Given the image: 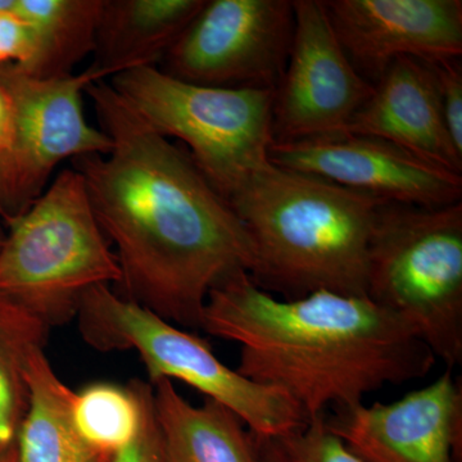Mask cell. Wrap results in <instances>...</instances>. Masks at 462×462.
<instances>
[{
  "label": "cell",
  "mask_w": 462,
  "mask_h": 462,
  "mask_svg": "<svg viewBox=\"0 0 462 462\" xmlns=\"http://www.w3.org/2000/svg\"><path fill=\"white\" fill-rule=\"evenodd\" d=\"M106 154L74 161L106 238L123 297L173 325L200 329L212 289L254 270L247 231L187 151L154 132L106 80L85 90Z\"/></svg>",
  "instance_id": "6da1fadb"
},
{
  "label": "cell",
  "mask_w": 462,
  "mask_h": 462,
  "mask_svg": "<svg viewBox=\"0 0 462 462\" xmlns=\"http://www.w3.org/2000/svg\"><path fill=\"white\" fill-rule=\"evenodd\" d=\"M200 329L238 345L236 372L284 392L309 420L424 379L437 364L410 325L369 297L319 291L282 300L248 273L212 289Z\"/></svg>",
  "instance_id": "7a4b0ae2"
},
{
  "label": "cell",
  "mask_w": 462,
  "mask_h": 462,
  "mask_svg": "<svg viewBox=\"0 0 462 462\" xmlns=\"http://www.w3.org/2000/svg\"><path fill=\"white\" fill-rule=\"evenodd\" d=\"M254 247L251 281L297 300L319 291L366 297L382 200L267 163L229 200Z\"/></svg>",
  "instance_id": "3957f363"
},
{
  "label": "cell",
  "mask_w": 462,
  "mask_h": 462,
  "mask_svg": "<svg viewBox=\"0 0 462 462\" xmlns=\"http://www.w3.org/2000/svg\"><path fill=\"white\" fill-rule=\"evenodd\" d=\"M0 296L48 328L78 315L91 288L121 282V269L75 169L62 170L23 215L7 221Z\"/></svg>",
  "instance_id": "277c9868"
},
{
  "label": "cell",
  "mask_w": 462,
  "mask_h": 462,
  "mask_svg": "<svg viewBox=\"0 0 462 462\" xmlns=\"http://www.w3.org/2000/svg\"><path fill=\"white\" fill-rule=\"evenodd\" d=\"M366 297L410 325L447 369L461 365L462 202L380 205Z\"/></svg>",
  "instance_id": "5b68a950"
},
{
  "label": "cell",
  "mask_w": 462,
  "mask_h": 462,
  "mask_svg": "<svg viewBox=\"0 0 462 462\" xmlns=\"http://www.w3.org/2000/svg\"><path fill=\"white\" fill-rule=\"evenodd\" d=\"M108 83L154 132L184 143L226 200L270 163L273 90L203 87L157 66L127 69Z\"/></svg>",
  "instance_id": "8992f818"
},
{
  "label": "cell",
  "mask_w": 462,
  "mask_h": 462,
  "mask_svg": "<svg viewBox=\"0 0 462 462\" xmlns=\"http://www.w3.org/2000/svg\"><path fill=\"white\" fill-rule=\"evenodd\" d=\"M76 318L81 337L97 351L138 352L151 383H185L236 413L254 436H278L309 421L284 392L240 375L216 357L207 340L115 293L109 285L91 288Z\"/></svg>",
  "instance_id": "52a82bcc"
},
{
  "label": "cell",
  "mask_w": 462,
  "mask_h": 462,
  "mask_svg": "<svg viewBox=\"0 0 462 462\" xmlns=\"http://www.w3.org/2000/svg\"><path fill=\"white\" fill-rule=\"evenodd\" d=\"M107 78L94 65L51 79L0 66V85L12 107L11 141L0 153V215L5 223L44 193L60 163L111 149L108 136L88 123L83 109L87 88Z\"/></svg>",
  "instance_id": "ba28073f"
},
{
  "label": "cell",
  "mask_w": 462,
  "mask_h": 462,
  "mask_svg": "<svg viewBox=\"0 0 462 462\" xmlns=\"http://www.w3.org/2000/svg\"><path fill=\"white\" fill-rule=\"evenodd\" d=\"M293 30L289 0H205L160 69L203 87L275 91Z\"/></svg>",
  "instance_id": "9c48e42d"
},
{
  "label": "cell",
  "mask_w": 462,
  "mask_h": 462,
  "mask_svg": "<svg viewBox=\"0 0 462 462\" xmlns=\"http://www.w3.org/2000/svg\"><path fill=\"white\" fill-rule=\"evenodd\" d=\"M294 30L273 91V143L345 134L373 85L356 71L321 0H293Z\"/></svg>",
  "instance_id": "30bf717a"
},
{
  "label": "cell",
  "mask_w": 462,
  "mask_h": 462,
  "mask_svg": "<svg viewBox=\"0 0 462 462\" xmlns=\"http://www.w3.org/2000/svg\"><path fill=\"white\" fill-rule=\"evenodd\" d=\"M269 158L275 166L318 176L384 203L445 207L462 202V173L374 136L345 133L273 143Z\"/></svg>",
  "instance_id": "8fae6325"
},
{
  "label": "cell",
  "mask_w": 462,
  "mask_h": 462,
  "mask_svg": "<svg viewBox=\"0 0 462 462\" xmlns=\"http://www.w3.org/2000/svg\"><path fill=\"white\" fill-rule=\"evenodd\" d=\"M325 424L364 462H455L462 433L461 379L446 369L394 402L334 410Z\"/></svg>",
  "instance_id": "7c38bea8"
},
{
  "label": "cell",
  "mask_w": 462,
  "mask_h": 462,
  "mask_svg": "<svg viewBox=\"0 0 462 462\" xmlns=\"http://www.w3.org/2000/svg\"><path fill=\"white\" fill-rule=\"evenodd\" d=\"M324 3L346 57L372 85L398 58L440 62L461 57V0Z\"/></svg>",
  "instance_id": "4fadbf2b"
},
{
  "label": "cell",
  "mask_w": 462,
  "mask_h": 462,
  "mask_svg": "<svg viewBox=\"0 0 462 462\" xmlns=\"http://www.w3.org/2000/svg\"><path fill=\"white\" fill-rule=\"evenodd\" d=\"M346 133L393 143L434 165L462 173V156L447 132L428 62L404 57L391 63Z\"/></svg>",
  "instance_id": "5bb4252c"
},
{
  "label": "cell",
  "mask_w": 462,
  "mask_h": 462,
  "mask_svg": "<svg viewBox=\"0 0 462 462\" xmlns=\"http://www.w3.org/2000/svg\"><path fill=\"white\" fill-rule=\"evenodd\" d=\"M151 384L162 462H261L254 434L224 404L194 406L169 379Z\"/></svg>",
  "instance_id": "9a60e30c"
},
{
  "label": "cell",
  "mask_w": 462,
  "mask_h": 462,
  "mask_svg": "<svg viewBox=\"0 0 462 462\" xmlns=\"http://www.w3.org/2000/svg\"><path fill=\"white\" fill-rule=\"evenodd\" d=\"M205 0H105L94 66L112 76L157 66Z\"/></svg>",
  "instance_id": "2e32d148"
},
{
  "label": "cell",
  "mask_w": 462,
  "mask_h": 462,
  "mask_svg": "<svg viewBox=\"0 0 462 462\" xmlns=\"http://www.w3.org/2000/svg\"><path fill=\"white\" fill-rule=\"evenodd\" d=\"M29 406L18 430L17 462H109L80 436L72 419L75 392L60 380L44 346L33 349L26 364Z\"/></svg>",
  "instance_id": "e0dca14e"
},
{
  "label": "cell",
  "mask_w": 462,
  "mask_h": 462,
  "mask_svg": "<svg viewBox=\"0 0 462 462\" xmlns=\"http://www.w3.org/2000/svg\"><path fill=\"white\" fill-rule=\"evenodd\" d=\"M105 0H14V14L32 33L26 74L41 79L75 74L74 67L96 50Z\"/></svg>",
  "instance_id": "ac0fdd59"
},
{
  "label": "cell",
  "mask_w": 462,
  "mask_h": 462,
  "mask_svg": "<svg viewBox=\"0 0 462 462\" xmlns=\"http://www.w3.org/2000/svg\"><path fill=\"white\" fill-rule=\"evenodd\" d=\"M50 328L23 307L0 296V462L14 454L29 406L26 364L44 346Z\"/></svg>",
  "instance_id": "d6986e66"
},
{
  "label": "cell",
  "mask_w": 462,
  "mask_h": 462,
  "mask_svg": "<svg viewBox=\"0 0 462 462\" xmlns=\"http://www.w3.org/2000/svg\"><path fill=\"white\" fill-rule=\"evenodd\" d=\"M72 419L88 445L112 457L141 428L142 402L135 383L127 387L96 383L75 393Z\"/></svg>",
  "instance_id": "ffe728a7"
},
{
  "label": "cell",
  "mask_w": 462,
  "mask_h": 462,
  "mask_svg": "<svg viewBox=\"0 0 462 462\" xmlns=\"http://www.w3.org/2000/svg\"><path fill=\"white\" fill-rule=\"evenodd\" d=\"M254 437L261 462H364L328 430L325 416L278 436Z\"/></svg>",
  "instance_id": "44dd1931"
},
{
  "label": "cell",
  "mask_w": 462,
  "mask_h": 462,
  "mask_svg": "<svg viewBox=\"0 0 462 462\" xmlns=\"http://www.w3.org/2000/svg\"><path fill=\"white\" fill-rule=\"evenodd\" d=\"M436 78L440 111L447 132L457 153L462 156V67L457 60L428 62Z\"/></svg>",
  "instance_id": "7402d4cb"
},
{
  "label": "cell",
  "mask_w": 462,
  "mask_h": 462,
  "mask_svg": "<svg viewBox=\"0 0 462 462\" xmlns=\"http://www.w3.org/2000/svg\"><path fill=\"white\" fill-rule=\"evenodd\" d=\"M142 402V422L138 434L109 462H162L160 430L153 411V388L151 383L134 380Z\"/></svg>",
  "instance_id": "603a6c76"
},
{
  "label": "cell",
  "mask_w": 462,
  "mask_h": 462,
  "mask_svg": "<svg viewBox=\"0 0 462 462\" xmlns=\"http://www.w3.org/2000/svg\"><path fill=\"white\" fill-rule=\"evenodd\" d=\"M12 5L14 0H7L0 8V66L25 67L32 56V33Z\"/></svg>",
  "instance_id": "cb8c5ba5"
},
{
  "label": "cell",
  "mask_w": 462,
  "mask_h": 462,
  "mask_svg": "<svg viewBox=\"0 0 462 462\" xmlns=\"http://www.w3.org/2000/svg\"><path fill=\"white\" fill-rule=\"evenodd\" d=\"M12 134V107L5 90L0 85V153L7 149Z\"/></svg>",
  "instance_id": "d4e9b609"
},
{
  "label": "cell",
  "mask_w": 462,
  "mask_h": 462,
  "mask_svg": "<svg viewBox=\"0 0 462 462\" xmlns=\"http://www.w3.org/2000/svg\"><path fill=\"white\" fill-rule=\"evenodd\" d=\"M5 231L2 229V226H0V247H2L3 242H5Z\"/></svg>",
  "instance_id": "484cf974"
},
{
  "label": "cell",
  "mask_w": 462,
  "mask_h": 462,
  "mask_svg": "<svg viewBox=\"0 0 462 462\" xmlns=\"http://www.w3.org/2000/svg\"><path fill=\"white\" fill-rule=\"evenodd\" d=\"M5 462H17L16 461V456H14V452L11 456H9L7 460H5Z\"/></svg>",
  "instance_id": "4316f807"
},
{
  "label": "cell",
  "mask_w": 462,
  "mask_h": 462,
  "mask_svg": "<svg viewBox=\"0 0 462 462\" xmlns=\"http://www.w3.org/2000/svg\"><path fill=\"white\" fill-rule=\"evenodd\" d=\"M5 3H7V0H0V8L5 7Z\"/></svg>",
  "instance_id": "83f0119b"
}]
</instances>
